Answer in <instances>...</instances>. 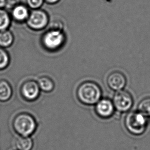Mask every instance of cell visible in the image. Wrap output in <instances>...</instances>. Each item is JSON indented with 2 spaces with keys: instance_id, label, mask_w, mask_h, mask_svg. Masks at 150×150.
<instances>
[{
  "instance_id": "6da1fadb",
  "label": "cell",
  "mask_w": 150,
  "mask_h": 150,
  "mask_svg": "<svg viewBox=\"0 0 150 150\" xmlns=\"http://www.w3.org/2000/svg\"><path fill=\"white\" fill-rule=\"evenodd\" d=\"M76 95L78 100L86 105H93L101 99L102 90L96 82L86 81L78 86Z\"/></svg>"
},
{
  "instance_id": "7a4b0ae2",
  "label": "cell",
  "mask_w": 150,
  "mask_h": 150,
  "mask_svg": "<svg viewBox=\"0 0 150 150\" xmlns=\"http://www.w3.org/2000/svg\"><path fill=\"white\" fill-rule=\"evenodd\" d=\"M66 40L67 36L63 29L51 27L43 34L41 42L46 50L55 52L64 45Z\"/></svg>"
},
{
  "instance_id": "3957f363",
  "label": "cell",
  "mask_w": 150,
  "mask_h": 150,
  "mask_svg": "<svg viewBox=\"0 0 150 150\" xmlns=\"http://www.w3.org/2000/svg\"><path fill=\"white\" fill-rule=\"evenodd\" d=\"M148 123L149 118L138 110L128 112L124 121L127 131L135 136L143 134L147 129Z\"/></svg>"
},
{
  "instance_id": "277c9868",
  "label": "cell",
  "mask_w": 150,
  "mask_h": 150,
  "mask_svg": "<svg viewBox=\"0 0 150 150\" xmlns=\"http://www.w3.org/2000/svg\"><path fill=\"white\" fill-rule=\"evenodd\" d=\"M15 131L21 136H30L37 127L35 118L27 112H22L15 117L13 121Z\"/></svg>"
},
{
  "instance_id": "5b68a950",
  "label": "cell",
  "mask_w": 150,
  "mask_h": 150,
  "mask_svg": "<svg viewBox=\"0 0 150 150\" xmlns=\"http://www.w3.org/2000/svg\"><path fill=\"white\" fill-rule=\"evenodd\" d=\"M49 22L50 17L48 13L40 8L32 10L25 23L31 30L40 31L45 29L48 26Z\"/></svg>"
},
{
  "instance_id": "8992f818",
  "label": "cell",
  "mask_w": 150,
  "mask_h": 150,
  "mask_svg": "<svg viewBox=\"0 0 150 150\" xmlns=\"http://www.w3.org/2000/svg\"><path fill=\"white\" fill-rule=\"evenodd\" d=\"M112 101L115 110L120 112H127L133 106V98L129 92L121 90L115 93Z\"/></svg>"
},
{
  "instance_id": "52a82bcc",
  "label": "cell",
  "mask_w": 150,
  "mask_h": 150,
  "mask_svg": "<svg viewBox=\"0 0 150 150\" xmlns=\"http://www.w3.org/2000/svg\"><path fill=\"white\" fill-rule=\"evenodd\" d=\"M20 93L26 101L31 102L37 100L40 94V88L37 82L33 80L24 82L20 88Z\"/></svg>"
},
{
  "instance_id": "ba28073f",
  "label": "cell",
  "mask_w": 150,
  "mask_h": 150,
  "mask_svg": "<svg viewBox=\"0 0 150 150\" xmlns=\"http://www.w3.org/2000/svg\"><path fill=\"white\" fill-rule=\"evenodd\" d=\"M115 108L112 101L107 99H101L96 104L95 111L98 117L102 119H108L114 115Z\"/></svg>"
},
{
  "instance_id": "9c48e42d",
  "label": "cell",
  "mask_w": 150,
  "mask_h": 150,
  "mask_svg": "<svg viewBox=\"0 0 150 150\" xmlns=\"http://www.w3.org/2000/svg\"><path fill=\"white\" fill-rule=\"evenodd\" d=\"M106 83L108 88L114 91L123 90L127 83L125 75L119 71H115L108 75Z\"/></svg>"
},
{
  "instance_id": "30bf717a",
  "label": "cell",
  "mask_w": 150,
  "mask_h": 150,
  "mask_svg": "<svg viewBox=\"0 0 150 150\" xmlns=\"http://www.w3.org/2000/svg\"><path fill=\"white\" fill-rule=\"evenodd\" d=\"M30 11L26 4L18 3L11 8V19L17 23L26 22L29 17Z\"/></svg>"
},
{
  "instance_id": "8fae6325",
  "label": "cell",
  "mask_w": 150,
  "mask_h": 150,
  "mask_svg": "<svg viewBox=\"0 0 150 150\" xmlns=\"http://www.w3.org/2000/svg\"><path fill=\"white\" fill-rule=\"evenodd\" d=\"M13 95V88L6 80H0V101L6 102L11 99Z\"/></svg>"
},
{
  "instance_id": "7c38bea8",
  "label": "cell",
  "mask_w": 150,
  "mask_h": 150,
  "mask_svg": "<svg viewBox=\"0 0 150 150\" xmlns=\"http://www.w3.org/2000/svg\"><path fill=\"white\" fill-rule=\"evenodd\" d=\"M14 40L13 34L9 29L0 31V47L8 48L13 45Z\"/></svg>"
},
{
  "instance_id": "4fadbf2b",
  "label": "cell",
  "mask_w": 150,
  "mask_h": 150,
  "mask_svg": "<svg viewBox=\"0 0 150 150\" xmlns=\"http://www.w3.org/2000/svg\"><path fill=\"white\" fill-rule=\"evenodd\" d=\"M37 83L40 90L45 93H50L54 89V82L47 76H42L39 78Z\"/></svg>"
},
{
  "instance_id": "5bb4252c",
  "label": "cell",
  "mask_w": 150,
  "mask_h": 150,
  "mask_svg": "<svg viewBox=\"0 0 150 150\" xmlns=\"http://www.w3.org/2000/svg\"><path fill=\"white\" fill-rule=\"evenodd\" d=\"M15 144L18 150H31L33 146V140L29 136H20Z\"/></svg>"
},
{
  "instance_id": "9a60e30c",
  "label": "cell",
  "mask_w": 150,
  "mask_h": 150,
  "mask_svg": "<svg viewBox=\"0 0 150 150\" xmlns=\"http://www.w3.org/2000/svg\"><path fill=\"white\" fill-rule=\"evenodd\" d=\"M11 21L10 13L5 9H0V31L9 29Z\"/></svg>"
},
{
  "instance_id": "2e32d148",
  "label": "cell",
  "mask_w": 150,
  "mask_h": 150,
  "mask_svg": "<svg viewBox=\"0 0 150 150\" xmlns=\"http://www.w3.org/2000/svg\"><path fill=\"white\" fill-rule=\"evenodd\" d=\"M137 110L148 118L150 117V97L144 98L139 102Z\"/></svg>"
},
{
  "instance_id": "e0dca14e",
  "label": "cell",
  "mask_w": 150,
  "mask_h": 150,
  "mask_svg": "<svg viewBox=\"0 0 150 150\" xmlns=\"http://www.w3.org/2000/svg\"><path fill=\"white\" fill-rule=\"evenodd\" d=\"M11 63V57L5 48L0 47V71L8 67Z\"/></svg>"
},
{
  "instance_id": "ac0fdd59",
  "label": "cell",
  "mask_w": 150,
  "mask_h": 150,
  "mask_svg": "<svg viewBox=\"0 0 150 150\" xmlns=\"http://www.w3.org/2000/svg\"><path fill=\"white\" fill-rule=\"evenodd\" d=\"M26 5L32 10L40 9L45 1L44 0H26Z\"/></svg>"
},
{
  "instance_id": "d6986e66",
  "label": "cell",
  "mask_w": 150,
  "mask_h": 150,
  "mask_svg": "<svg viewBox=\"0 0 150 150\" xmlns=\"http://www.w3.org/2000/svg\"><path fill=\"white\" fill-rule=\"evenodd\" d=\"M61 0H44L45 2L50 5L56 4L59 2Z\"/></svg>"
},
{
  "instance_id": "ffe728a7",
  "label": "cell",
  "mask_w": 150,
  "mask_h": 150,
  "mask_svg": "<svg viewBox=\"0 0 150 150\" xmlns=\"http://www.w3.org/2000/svg\"><path fill=\"white\" fill-rule=\"evenodd\" d=\"M7 3V0H0V9L4 8Z\"/></svg>"
}]
</instances>
